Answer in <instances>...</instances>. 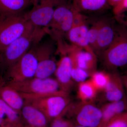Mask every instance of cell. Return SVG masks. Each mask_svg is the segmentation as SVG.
Wrapping results in <instances>:
<instances>
[{
	"mask_svg": "<svg viewBox=\"0 0 127 127\" xmlns=\"http://www.w3.org/2000/svg\"><path fill=\"white\" fill-rule=\"evenodd\" d=\"M7 127V126H2V127Z\"/></svg>",
	"mask_w": 127,
	"mask_h": 127,
	"instance_id": "cell-33",
	"label": "cell"
},
{
	"mask_svg": "<svg viewBox=\"0 0 127 127\" xmlns=\"http://www.w3.org/2000/svg\"><path fill=\"white\" fill-rule=\"evenodd\" d=\"M104 127H127V113L126 112L116 116Z\"/></svg>",
	"mask_w": 127,
	"mask_h": 127,
	"instance_id": "cell-26",
	"label": "cell"
},
{
	"mask_svg": "<svg viewBox=\"0 0 127 127\" xmlns=\"http://www.w3.org/2000/svg\"><path fill=\"white\" fill-rule=\"evenodd\" d=\"M103 61L108 69H114L127 63V34L122 32L115 37L111 45L101 54Z\"/></svg>",
	"mask_w": 127,
	"mask_h": 127,
	"instance_id": "cell-8",
	"label": "cell"
},
{
	"mask_svg": "<svg viewBox=\"0 0 127 127\" xmlns=\"http://www.w3.org/2000/svg\"><path fill=\"white\" fill-rule=\"evenodd\" d=\"M88 30L83 17L78 12L74 10L73 23L67 33L68 39L73 45L95 54L89 43Z\"/></svg>",
	"mask_w": 127,
	"mask_h": 127,
	"instance_id": "cell-11",
	"label": "cell"
},
{
	"mask_svg": "<svg viewBox=\"0 0 127 127\" xmlns=\"http://www.w3.org/2000/svg\"><path fill=\"white\" fill-rule=\"evenodd\" d=\"M0 97L12 109L20 114L25 99L20 94L6 84L0 78Z\"/></svg>",
	"mask_w": 127,
	"mask_h": 127,
	"instance_id": "cell-14",
	"label": "cell"
},
{
	"mask_svg": "<svg viewBox=\"0 0 127 127\" xmlns=\"http://www.w3.org/2000/svg\"><path fill=\"white\" fill-rule=\"evenodd\" d=\"M46 34L45 28L31 25L21 36L0 51V77L33 46L38 44Z\"/></svg>",
	"mask_w": 127,
	"mask_h": 127,
	"instance_id": "cell-1",
	"label": "cell"
},
{
	"mask_svg": "<svg viewBox=\"0 0 127 127\" xmlns=\"http://www.w3.org/2000/svg\"><path fill=\"white\" fill-rule=\"evenodd\" d=\"M72 63L71 77L74 82L80 83L86 81L90 76L88 73L78 66L75 59L72 57H70Z\"/></svg>",
	"mask_w": 127,
	"mask_h": 127,
	"instance_id": "cell-23",
	"label": "cell"
},
{
	"mask_svg": "<svg viewBox=\"0 0 127 127\" xmlns=\"http://www.w3.org/2000/svg\"><path fill=\"white\" fill-rule=\"evenodd\" d=\"M35 45L33 46L0 77L5 83L23 81L35 77L38 65L35 52Z\"/></svg>",
	"mask_w": 127,
	"mask_h": 127,
	"instance_id": "cell-3",
	"label": "cell"
},
{
	"mask_svg": "<svg viewBox=\"0 0 127 127\" xmlns=\"http://www.w3.org/2000/svg\"><path fill=\"white\" fill-rule=\"evenodd\" d=\"M97 92L90 79L79 83L77 96L81 101L92 102Z\"/></svg>",
	"mask_w": 127,
	"mask_h": 127,
	"instance_id": "cell-21",
	"label": "cell"
},
{
	"mask_svg": "<svg viewBox=\"0 0 127 127\" xmlns=\"http://www.w3.org/2000/svg\"><path fill=\"white\" fill-rule=\"evenodd\" d=\"M66 53L73 57L78 66L88 73L90 76L96 71L97 56L73 45L68 47Z\"/></svg>",
	"mask_w": 127,
	"mask_h": 127,
	"instance_id": "cell-13",
	"label": "cell"
},
{
	"mask_svg": "<svg viewBox=\"0 0 127 127\" xmlns=\"http://www.w3.org/2000/svg\"><path fill=\"white\" fill-rule=\"evenodd\" d=\"M72 127H83V126H81V125H77V124H76V125H74V124H73Z\"/></svg>",
	"mask_w": 127,
	"mask_h": 127,
	"instance_id": "cell-29",
	"label": "cell"
},
{
	"mask_svg": "<svg viewBox=\"0 0 127 127\" xmlns=\"http://www.w3.org/2000/svg\"><path fill=\"white\" fill-rule=\"evenodd\" d=\"M56 0H39L34 1V6L23 14L28 22L36 27L45 28L51 21L55 11Z\"/></svg>",
	"mask_w": 127,
	"mask_h": 127,
	"instance_id": "cell-9",
	"label": "cell"
},
{
	"mask_svg": "<svg viewBox=\"0 0 127 127\" xmlns=\"http://www.w3.org/2000/svg\"><path fill=\"white\" fill-rule=\"evenodd\" d=\"M106 1L107 0H79L82 8L89 11L100 10L104 6Z\"/></svg>",
	"mask_w": 127,
	"mask_h": 127,
	"instance_id": "cell-24",
	"label": "cell"
},
{
	"mask_svg": "<svg viewBox=\"0 0 127 127\" xmlns=\"http://www.w3.org/2000/svg\"><path fill=\"white\" fill-rule=\"evenodd\" d=\"M73 117L76 124L85 127H101L102 112L92 102L71 103L65 114Z\"/></svg>",
	"mask_w": 127,
	"mask_h": 127,
	"instance_id": "cell-5",
	"label": "cell"
},
{
	"mask_svg": "<svg viewBox=\"0 0 127 127\" xmlns=\"http://www.w3.org/2000/svg\"><path fill=\"white\" fill-rule=\"evenodd\" d=\"M31 25L22 13H0V51L21 36Z\"/></svg>",
	"mask_w": 127,
	"mask_h": 127,
	"instance_id": "cell-2",
	"label": "cell"
},
{
	"mask_svg": "<svg viewBox=\"0 0 127 127\" xmlns=\"http://www.w3.org/2000/svg\"><path fill=\"white\" fill-rule=\"evenodd\" d=\"M127 0H121L117 3V5L114 9L115 14H120L124 9L127 8Z\"/></svg>",
	"mask_w": 127,
	"mask_h": 127,
	"instance_id": "cell-28",
	"label": "cell"
},
{
	"mask_svg": "<svg viewBox=\"0 0 127 127\" xmlns=\"http://www.w3.org/2000/svg\"><path fill=\"white\" fill-rule=\"evenodd\" d=\"M103 92L104 99L109 102L118 101L124 98L123 83L118 74L110 73L109 82Z\"/></svg>",
	"mask_w": 127,
	"mask_h": 127,
	"instance_id": "cell-15",
	"label": "cell"
},
{
	"mask_svg": "<svg viewBox=\"0 0 127 127\" xmlns=\"http://www.w3.org/2000/svg\"><path fill=\"white\" fill-rule=\"evenodd\" d=\"M115 37L112 27L107 22L101 21L98 34L95 54H101L111 45Z\"/></svg>",
	"mask_w": 127,
	"mask_h": 127,
	"instance_id": "cell-17",
	"label": "cell"
},
{
	"mask_svg": "<svg viewBox=\"0 0 127 127\" xmlns=\"http://www.w3.org/2000/svg\"><path fill=\"white\" fill-rule=\"evenodd\" d=\"M101 21H98L94 23L91 28L89 29L88 32V40L90 47L95 52L96 46L98 31L101 25Z\"/></svg>",
	"mask_w": 127,
	"mask_h": 127,
	"instance_id": "cell-25",
	"label": "cell"
},
{
	"mask_svg": "<svg viewBox=\"0 0 127 127\" xmlns=\"http://www.w3.org/2000/svg\"><path fill=\"white\" fill-rule=\"evenodd\" d=\"M90 81L97 92H103L109 82L110 73L95 71L91 75Z\"/></svg>",
	"mask_w": 127,
	"mask_h": 127,
	"instance_id": "cell-22",
	"label": "cell"
},
{
	"mask_svg": "<svg viewBox=\"0 0 127 127\" xmlns=\"http://www.w3.org/2000/svg\"><path fill=\"white\" fill-rule=\"evenodd\" d=\"M74 10L65 6H60L55 9L51 21L45 28L47 34H50L58 42L59 50L64 46L62 39L67 34L73 23Z\"/></svg>",
	"mask_w": 127,
	"mask_h": 127,
	"instance_id": "cell-7",
	"label": "cell"
},
{
	"mask_svg": "<svg viewBox=\"0 0 127 127\" xmlns=\"http://www.w3.org/2000/svg\"><path fill=\"white\" fill-rule=\"evenodd\" d=\"M20 115L32 127H46L47 125L48 119L45 115L38 108L26 102L21 110Z\"/></svg>",
	"mask_w": 127,
	"mask_h": 127,
	"instance_id": "cell-16",
	"label": "cell"
},
{
	"mask_svg": "<svg viewBox=\"0 0 127 127\" xmlns=\"http://www.w3.org/2000/svg\"><path fill=\"white\" fill-rule=\"evenodd\" d=\"M112 0L114 1V2H118L119 1H120V0Z\"/></svg>",
	"mask_w": 127,
	"mask_h": 127,
	"instance_id": "cell-31",
	"label": "cell"
},
{
	"mask_svg": "<svg viewBox=\"0 0 127 127\" xmlns=\"http://www.w3.org/2000/svg\"><path fill=\"white\" fill-rule=\"evenodd\" d=\"M72 68V63L70 58L68 55H63L57 63L55 73L56 79L62 90L68 94L74 84L71 77Z\"/></svg>",
	"mask_w": 127,
	"mask_h": 127,
	"instance_id": "cell-12",
	"label": "cell"
},
{
	"mask_svg": "<svg viewBox=\"0 0 127 127\" xmlns=\"http://www.w3.org/2000/svg\"><path fill=\"white\" fill-rule=\"evenodd\" d=\"M25 100L41 111L48 120L64 116L71 103L69 95H54Z\"/></svg>",
	"mask_w": 127,
	"mask_h": 127,
	"instance_id": "cell-6",
	"label": "cell"
},
{
	"mask_svg": "<svg viewBox=\"0 0 127 127\" xmlns=\"http://www.w3.org/2000/svg\"><path fill=\"white\" fill-rule=\"evenodd\" d=\"M35 52L38 65L35 77L44 79L51 77L55 73L57 63L53 57L54 48L49 42L36 45Z\"/></svg>",
	"mask_w": 127,
	"mask_h": 127,
	"instance_id": "cell-10",
	"label": "cell"
},
{
	"mask_svg": "<svg viewBox=\"0 0 127 127\" xmlns=\"http://www.w3.org/2000/svg\"><path fill=\"white\" fill-rule=\"evenodd\" d=\"M3 125V123H2V120H1L0 119V127H2V126Z\"/></svg>",
	"mask_w": 127,
	"mask_h": 127,
	"instance_id": "cell-30",
	"label": "cell"
},
{
	"mask_svg": "<svg viewBox=\"0 0 127 127\" xmlns=\"http://www.w3.org/2000/svg\"><path fill=\"white\" fill-rule=\"evenodd\" d=\"M6 84L20 93L50 96L69 95L62 90L56 79L51 77L41 79L34 77L23 81Z\"/></svg>",
	"mask_w": 127,
	"mask_h": 127,
	"instance_id": "cell-4",
	"label": "cell"
},
{
	"mask_svg": "<svg viewBox=\"0 0 127 127\" xmlns=\"http://www.w3.org/2000/svg\"><path fill=\"white\" fill-rule=\"evenodd\" d=\"M63 116L54 119L51 125V127H72L73 123L72 121L65 119Z\"/></svg>",
	"mask_w": 127,
	"mask_h": 127,
	"instance_id": "cell-27",
	"label": "cell"
},
{
	"mask_svg": "<svg viewBox=\"0 0 127 127\" xmlns=\"http://www.w3.org/2000/svg\"><path fill=\"white\" fill-rule=\"evenodd\" d=\"M32 0V1H33V2H34V1H35L39 0Z\"/></svg>",
	"mask_w": 127,
	"mask_h": 127,
	"instance_id": "cell-32",
	"label": "cell"
},
{
	"mask_svg": "<svg viewBox=\"0 0 127 127\" xmlns=\"http://www.w3.org/2000/svg\"><path fill=\"white\" fill-rule=\"evenodd\" d=\"M127 109V101L125 99L118 101L109 102L101 108L102 112L101 127H104L111 119L125 112Z\"/></svg>",
	"mask_w": 127,
	"mask_h": 127,
	"instance_id": "cell-18",
	"label": "cell"
},
{
	"mask_svg": "<svg viewBox=\"0 0 127 127\" xmlns=\"http://www.w3.org/2000/svg\"><path fill=\"white\" fill-rule=\"evenodd\" d=\"M32 1V0H0V13H22Z\"/></svg>",
	"mask_w": 127,
	"mask_h": 127,
	"instance_id": "cell-20",
	"label": "cell"
},
{
	"mask_svg": "<svg viewBox=\"0 0 127 127\" xmlns=\"http://www.w3.org/2000/svg\"><path fill=\"white\" fill-rule=\"evenodd\" d=\"M20 115L0 97V119L2 120L3 126H16L19 123Z\"/></svg>",
	"mask_w": 127,
	"mask_h": 127,
	"instance_id": "cell-19",
	"label": "cell"
}]
</instances>
